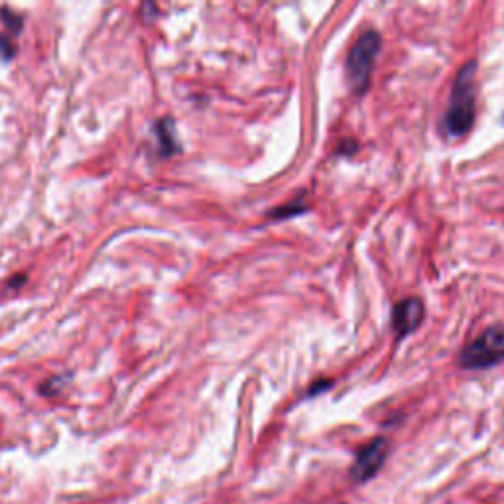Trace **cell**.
Returning a JSON list of instances; mask_svg holds the SVG:
<instances>
[{
    "label": "cell",
    "mask_w": 504,
    "mask_h": 504,
    "mask_svg": "<svg viewBox=\"0 0 504 504\" xmlns=\"http://www.w3.org/2000/svg\"><path fill=\"white\" fill-rule=\"evenodd\" d=\"M380 52V36L374 30H368L358 36L346 55L345 74L346 83L355 94H363L370 85L374 62Z\"/></svg>",
    "instance_id": "obj_2"
},
{
    "label": "cell",
    "mask_w": 504,
    "mask_h": 504,
    "mask_svg": "<svg viewBox=\"0 0 504 504\" xmlns=\"http://www.w3.org/2000/svg\"><path fill=\"white\" fill-rule=\"evenodd\" d=\"M386 455H388V440H384V438H377L374 441H370L368 445H365L357 453L355 465L351 469L353 481H357V483L370 481L382 469V463L386 459Z\"/></svg>",
    "instance_id": "obj_4"
},
{
    "label": "cell",
    "mask_w": 504,
    "mask_h": 504,
    "mask_svg": "<svg viewBox=\"0 0 504 504\" xmlns=\"http://www.w3.org/2000/svg\"><path fill=\"white\" fill-rule=\"evenodd\" d=\"M475 75L477 63H465L453 83L451 101L445 115V130L449 136H465L475 122Z\"/></svg>",
    "instance_id": "obj_1"
},
{
    "label": "cell",
    "mask_w": 504,
    "mask_h": 504,
    "mask_svg": "<svg viewBox=\"0 0 504 504\" xmlns=\"http://www.w3.org/2000/svg\"><path fill=\"white\" fill-rule=\"evenodd\" d=\"M12 53H14V46H12V42L6 38V36L0 34V57H2V59H10Z\"/></svg>",
    "instance_id": "obj_8"
},
{
    "label": "cell",
    "mask_w": 504,
    "mask_h": 504,
    "mask_svg": "<svg viewBox=\"0 0 504 504\" xmlns=\"http://www.w3.org/2000/svg\"><path fill=\"white\" fill-rule=\"evenodd\" d=\"M331 384H333L331 380H326V382H323V380H319V382H315L314 388L307 392V396H317L319 392H323V390L331 388Z\"/></svg>",
    "instance_id": "obj_9"
},
{
    "label": "cell",
    "mask_w": 504,
    "mask_h": 504,
    "mask_svg": "<svg viewBox=\"0 0 504 504\" xmlns=\"http://www.w3.org/2000/svg\"><path fill=\"white\" fill-rule=\"evenodd\" d=\"M424 314L426 307L420 298H406L402 300L396 307H394V315H392V323H394V331L398 337H406L414 333L424 321Z\"/></svg>",
    "instance_id": "obj_5"
},
{
    "label": "cell",
    "mask_w": 504,
    "mask_h": 504,
    "mask_svg": "<svg viewBox=\"0 0 504 504\" xmlns=\"http://www.w3.org/2000/svg\"><path fill=\"white\" fill-rule=\"evenodd\" d=\"M156 134L158 142H160V152L164 156H169V154L178 152V138H176V128H174L172 118H164V120L156 122Z\"/></svg>",
    "instance_id": "obj_6"
},
{
    "label": "cell",
    "mask_w": 504,
    "mask_h": 504,
    "mask_svg": "<svg viewBox=\"0 0 504 504\" xmlns=\"http://www.w3.org/2000/svg\"><path fill=\"white\" fill-rule=\"evenodd\" d=\"M504 360V326H491L465 346L459 355L463 368H489Z\"/></svg>",
    "instance_id": "obj_3"
},
{
    "label": "cell",
    "mask_w": 504,
    "mask_h": 504,
    "mask_svg": "<svg viewBox=\"0 0 504 504\" xmlns=\"http://www.w3.org/2000/svg\"><path fill=\"white\" fill-rule=\"evenodd\" d=\"M307 209V205H305V201L304 200H295L292 201V203H288L284 209H278V211H274L272 213V217H276V219H284V217H294V215H300V213H304V211Z\"/></svg>",
    "instance_id": "obj_7"
}]
</instances>
